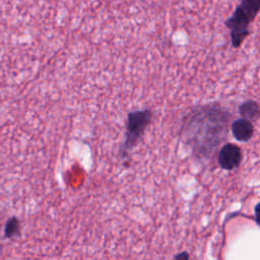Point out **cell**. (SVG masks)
<instances>
[{"instance_id": "6da1fadb", "label": "cell", "mask_w": 260, "mask_h": 260, "mask_svg": "<svg viewBox=\"0 0 260 260\" xmlns=\"http://www.w3.org/2000/svg\"><path fill=\"white\" fill-rule=\"evenodd\" d=\"M260 12V0H242L236 7L233 15L225 20V25L231 30L234 48L242 45L249 36V26Z\"/></svg>"}, {"instance_id": "7a4b0ae2", "label": "cell", "mask_w": 260, "mask_h": 260, "mask_svg": "<svg viewBox=\"0 0 260 260\" xmlns=\"http://www.w3.org/2000/svg\"><path fill=\"white\" fill-rule=\"evenodd\" d=\"M152 117L150 110H141L130 112L127 117L125 141L121 147L120 153L123 158H127L130 150L138 142Z\"/></svg>"}, {"instance_id": "3957f363", "label": "cell", "mask_w": 260, "mask_h": 260, "mask_svg": "<svg viewBox=\"0 0 260 260\" xmlns=\"http://www.w3.org/2000/svg\"><path fill=\"white\" fill-rule=\"evenodd\" d=\"M242 160V151L239 146L233 143H228L219 151L218 162L224 170H233L237 168Z\"/></svg>"}, {"instance_id": "277c9868", "label": "cell", "mask_w": 260, "mask_h": 260, "mask_svg": "<svg viewBox=\"0 0 260 260\" xmlns=\"http://www.w3.org/2000/svg\"><path fill=\"white\" fill-rule=\"evenodd\" d=\"M232 131L237 140L248 141L253 135L254 128L250 120L243 118L234 122L232 126Z\"/></svg>"}, {"instance_id": "5b68a950", "label": "cell", "mask_w": 260, "mask_h": 260, "mask_svg": "<svg viewBox=\"0 0 260 260\" xmlns=\"http://www.w3.org/2000/svg\"><path fill=\"white\" fill-rule=\"evenodd\" d=\"M240 112L243 118L248 120H255L260 115V107L256 102L248 101L242 104L240 107Z\"/></svg>"}, {"instance_id": "8992f818", "label": "cell", "mask_w": 260, "mask_h": 260, "mask_svg": "<svg viewBox=\"0 0 260 260\" xmlns=\"http://www.w3.org/2000/svg\"><path fill=\"white\" fill-rule=\"evenodd\" d=\"M18 228H19L18 219L16 217H10L5 224V230H4L5 237L10 238L14 236L18 232Z\"/></svg>"}, {"instance_id": "52a82bcc", "label": "cell", "mask_w": 260, "mask_h": 260, "mask_svg": "<svg viewBox=\"0 0 260 260\" xmlns=\"http://www.w3.org/2000/svg\"><path fill=\"white\" fill-rule=\"evenodd\" d=\"M255 219L256 222L260 225V202L255 207Z\"/></svg>"}, {"instance_id": "ba28073f", "label": "cell", "mask_w": 260, "mask_h": 260, "mask_svg": "<svg viewBox=\"0 0 260 260\" xmlns=\"http://www.w3.org/2000/svg\"><path fill=\"white\" fill-rule=\"evenodd\" d=\"M189 256H188V254H186V253H183V254H180V255H177V256H175V258H178V259H181V258H185V259H187Z\"/></svg>"}]
</instances>
